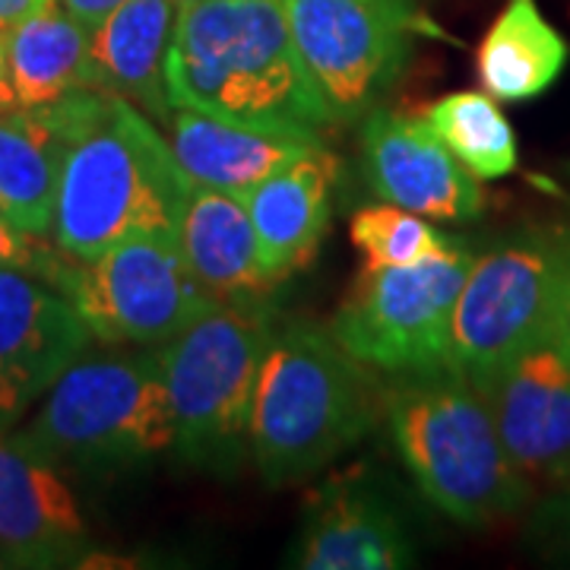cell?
<instances>
[{"mask_svg": "<svg viewBox=\"0 0 570 570\" xmlns=\"http://www.w3.org/2000/svg\"><path fill=\"white\" fill-rule=\"evenodd\" d=\"M336 178V156L324 142H314L245 197L257 232L261 266L273 285L314 261L330 225Z\"/></svg>", "mask_w": 570, "mask_h": 570, "instance_id": "16", "label": "cell"}, {"mask_svg": "<svg viewBox=\"0 0 570 570\" xmlns=\"http://www.w3.org/2000/svg\"><path fill=\"white\" fill-rule=\"evenodd\" d=\"M460 238L419 264L365 266L330 321V336L352 358L387 374L444 365L450 317L472 266Z\"/></svg>", "mask_w": 570, "mask_h": 570, "instance_id": "8", "label": "cell"}, {"mask_svg": "<svg viewBox=\"0 0 570 570\" xmlns=\"http://www.w3.org/2000/svg\"><path fill=\"white\" fill-rule=\"evenodd\" d=\"M178 3H181V7H187V3H197V0H178Z\"/></svg>", "mask_w": 570, "mask_h": 570, "instance_id": "31", "label": "cell"}, {"mask_svg": "<svg viewBox=\"0 0 570 570\" xmlns=\"http://www.w3.org/2000/svg\"><path fill=\"white\" fill-rule=\"evenodd\" d=\"M171 108L321 140L333 115L302 63L283 0H197L178 13L165 58ZM324 142V140H321Z\"/></svg>", "mask_w": 570, "mask_h": 570, "instance_id": "1", "label": "cell"}, {"mask_svg": "<svg viewBox=\"0 0 570 570\" xmlns=\"http://www.w3.org/2000/svg\"><path fill=\"white\" fill-rule=\"evenodd\" d=\"M283 10L336 124L377 108L406 70L412 39L431 29L415 0H283Z\"/></svg>", "mask_w": 570, "mask_h": 570, "instance_id": "9", "label": "cell"}, {"mask_svg": "<svg viewBox=\"0 0 570 570\" xmlns=\"http://www.w3.org/2000/svg\"><path fill=\"white\" fill-rule=\"evenodd\" d=\"M63 149L67 130L51 102L0 115V213L36 238L51 235Z\"/></svg>", "mask_w": 570, "mask_h": 570, "instance_id": "20", "label": "cell"}, {"mask_svg": "<svg viewBox=\"0 0 570 570\" xmlns=\"http://www.w3.org/2000/svg\"><path fill=\"white\" fill-rule=\"evenodd\" d=\"M479 393L527 479H570V348L558 330L510 358Z\"/></svg>", "mask_w": 570, "mask_h": 570, "instance_id": "11", "label": "cell"}, {"mask_svg": "<svg viewBox=\"0 0 570 570\" xmlns=\"http://www.w3.org/2000/svg\"><path fill=\"white\" fill-rule=\"evenodd\" d=\"M67 264L70 257L63 250H48L36 235L22 232L20 225H13L0 213V269H22L58 288Z\"/></svg>", "mask_w": 570, "mask_h": 570, "instance_id": "25", "label": "cell"}, {"mask_svg": "<svg viewBox=\"0 0 570 570\" xmlns=\"http://www.w3.org/2000/svg\"><path fill=\"white\" fill-rule=\"evenodd\" d=\"M190 178L156 121L121 96L73 92L51 238L73 261H96L134 235H178Z\"/></svg>", "mask_w": 570, "mask_h": 570, "instance_id": "2", "label": "cell"}, {"mask_svg": "<svg viewBox=\"0 0 570 570\" xmlns=\"http://www.w3.org/2000/svg\"><path fill=\"white\" fill-rule=\"evenodd\" d=\"M568 58V39L542 17L535 0H508L479 45L475 70L489 96L517 105L549 92Z\"/></svg>", "mask_w": 570, "mask_h": 570, "instance_id": "21", "label": "cell"}, {"mask_svg": "<svg viewBox=\"0 0 570 570\" xmlns=\"http://www.w3.org/2000/svg\"><path fill=\"white\" fill-rule=\"evenodd\" d=\"M20 438L58 466H146L175 450L159 352L77 358L45 393Z\"/></svg>", "mask_w": 570, "mask_h": 570, "instance_id": "6", "label": "cell"}, {"mask_svg": "<svg viewBox=\"0 0 570 570\" xmlns=\"http://www.w3.org/2000/svg\"><path fill=\"white\" fill-rule=\"evenodd\" d=\"M89 532L58 463L20 434H0V554L13 568L77 564Z\"/></svg>", "mask_w": 570, "mask_h": 570, "instance_id": "14", "label": "cell"}, {"mask_svg": "<svg viewBox=\"0 0 570 570\" xmlns=\"http://www.w3.org/2000/svg\"><path fill=\"white\" fill-rule=\"evenodd\" d=\"M288 564L302 570H400L415 564V549L400 513L377 491L343 479L311 501Z\"/></svg>", "mask_w": 570, "mask_h": 570, "instance_id": "15", "label": "cell"}, {"mask_svg": "<svg viewBox=\"0 0 570 570\" xmlns=\"http://www.w3.org/2000/svg\"><path fill=\"white\" fill-rule=\"evenodd\" d=\"M425 121L479 181L504 178L520 163L517 134L489 92H450L428 108Z\"/></svg>", "mask_w": 570, "mask_h": 570, "instance_id": "23", "label": "cell"}, {"mask_svg": "<svg viewBox=\"0 0 570 570\" xmlns=\"http://www.w3.org/2000/svg\"><path fill=\"white\" fill-rule=\"evenodd\" d=\"M549 520L551 532L561 539V546H564L570 554V479L561 482V494L549 504Z\"/></svg>", "mask_w": 570, "mask_h": 570, "instance_id": "27", "label": "cell"}, {"mask_svg": "<svg viewBox=\"0 0 570 570\" xmlns=\"http://www.w3.org/2000/svg\"><path fill=\"white\" fill-rule=\"evenodd\" d=\"M58 3H61L70 17H77V20L92 32L108 13H115V10H118L121 3H127V0H58Z\"/></svg>", "mask_w": 570, "mask_h": 570, "instance_id": "26", "label": "cell"}, {"mask_svg": "<svg viewBox=\"0 0 570 570\" xmlns=\"http://www.w3.org/2000/svg\"><path fill=\"white\" fill-rule=\"evenodd\" d=\"M352 245L365 254V266H409L448 250L456 238L441 235L438 228L403 206H362L352 216Z\"/></svg>", "mask_w": 570, "mask_h": 570, "instance_id": "24", "label": "cell"}, {"mask_svg": "<svg viewBox=\"0 0 570 570\" xmlns=\"http://www.w3.org/2000/svg\"><path fill=\"white\" fill-rule=\"evenodd\" d=\"M362 159L371 190L387 204L441 223H469L485 213V190L425 118L371 108L362 124Z\"/></svg>", "mask_w": 570, "mask_h": 570, "instance_id": "12", "label": "cell"}, {"mask_svg": "<svg viewBox=\"0 0 570 570\" xmlns=\"http://www.w3.org/2000/svg\"><path fill=\"white\" fill-rule=\"evenodd\" d=\"M13 108H20V102L10 86V70H7V32H0V115H7Z\"/></svg>", "mask_w": 570, "mask_h": 570, "instance_id": "29", "label": "cell"}, {"mask_svg": "<svg viewBox=\"0 0 570 570\" xmlns=\"http://www.w3.org/2000/svg\"><path fill=\"white\" fill-rule=\"evenodd\" d=\"M58 288L92 340L137 346L168 343L219 302L190 269L178 235H134L96 261L70 257Z\"/></svg>", "mask_w": 570, "mask_h": 570, "instance_id": "10", "label": "cell"}, {"mask_svg": "<svg viewBox=\"0 0 570 570\" xmlns=\"http://www.w3.org/2000/svg\"><path fill=\"white\" fill-rule=\"evenodd\" d=\"M558 333L570 348V254H568V269H564V295H561V321H558Z\"/></svg>", "mask_w": 570, "mask_h": 570, "instance_id": "30", "label": "cell"}, {"mask_svg": "<svg viewBox=\"0 0 570 570\" xmlns=\"http://www.w3.org/2000/svg\"><path fill=\"white\" fill-rule=\"evenodd\" d=\"M570 232L527 228L479 254L450 317L444 365L475 387L558 330Z\"/></svg>", "mask_w": 570, "mask_h": 570, "instance_id": "7", "label": "cell"}, {"mask_svg": "<svg viewBox=\"0 0 570 570\" xmlns=\"http://www.w3.org/2000/svg\"><path fill=\"white\" fill-rule=\"evenodd\" d=\"M45 3H51V0H0V32L13 29L26 17H32Z\"/></svg>", "mask_w": 570, "mask_h": 570, "instance_id": "28", "label": "cell"}, {"mask_svg": "<svg viewBox=\"0 0 570 570\" xmlns=\"http://www.w3.org/2000/svg\"><path fill=\"white\" fill-rule=\"evenodd\" d=\"M165 127H168L171 153L190 181L219 187L238 197H247L273 171L302 156L307 146L321 142L250 130L200 115L194 108H171V118Z\"/></svg>", "mask_w": 570, "mask_h": 570, "instance_id": "18", "label": "cell"}, {"mask_svg": "<svg viewBox=\"0 0 570 570\" xmlns=\"http://www.w3.org/2000/svg\"><path fill=\"white\" fill-rule=\"evenodd\" d=\"M178 13V0H127L89 32L92 89L121 96L163 127L171 118L165 58Z\"/></svg>", "mask_w": 570, "mask_h": 570, "instance_id": "17", "label": "cell"}, {"mask_svg": "<svg viewBox=\"0 0 570 570\" xmlns=\"http://www.w3.org/2000/svg\"><path fill=\"white\" fill-rule=\"evenodd\" d=\"M377 387L330 330H276L250 403V456L269 489L305 482L365 438Z\"/></svg>", "mask_w": 570, "mask_h": 570, "instance_id": "4", "label": "cell"}, {"mask_svg": "<svg viewBox=\"0 0 570 570\" xmlns=\"http://www.w3.org/2000/svg\"><path fill=\"white\" fill-rule=\"evenodd\" d=\"M89 343V326L61 288L0 269V428L45 396Z\"/></svg>", "mask_w": 570, "mask_h": 570, "instance_id": "13", "label": "cell"}, {"mask_svg": "<svg viewBox=\"0 0 570 570\" xmlns=\"http://www.w3.org/2000/svg\"><path fill=\"white\" fill-rule=\"evenodd\" d=\"M178 242L190 269L216 298H245L273 288L261 266L257 232L245 197L238 194L190 181Z\"/></svg>", "mask_w": 570, "mask_h": 570, "instance_id": "19", "label": "cell"}, {"mask_svg": "<svg viewBox=\"0 0 570 570\" xmlns=\"http://www.w3.org/2000/svg\"><path fill=\"white\" fill-rule=\"evenodd\" d=\"M7 70L20 108L58 102L77 89H92L89 29L51 0L7 29Z\"/></svg>", "mask_w": 570, "mask_h": 570, "instance_id": "22", "label": "cell"}, {"mask_svg": "<svg viewBox=\"0 0 570 570\" xmlns=\"http://www.w3.org/2000/svg\"><path fill=\"white\" fill-rule=\"evenodd\" d=\"M381 406L412 482L450 520L489 527L530 501L485 396L453 367L396 374Z\"/></svg>", "mask_w": 570, "mask_h": 570, "instance_id": "3", "label": "cell"}, {"mask_svg": "<svg viewBox=\"0 0 570 570\" xmlns=\"http://www.w3.org/2000/svg\"><path fill=\"white\" fill-rule=\"evenodd\" d=\"M276 311L261 295L219 298L159 348L175 419V453L187 466L235 475L250 453V403Z\"/></svg>", "mask_w": 570, "mask_h": 570, "instance_id": "5", "label": "cell"}]
</instances>
